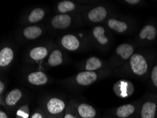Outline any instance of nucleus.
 <instances>
[{
	"instance_id": "obj_1",
	"label": "nucleus",
	"mask_w": 157,
	"mask_h": 118,
	"mask_svg": "<svg viewBox=\"0 0 157 118\" xmlns=\"http://www.w3.org/2000/svg\"><path fill=\"white\" fill-rule=\"evenodd\" d=\"M157 53L154 50H143L135 52L123 66L115 70L119 74L148 80Z\"/></svg>"
},
{
	"instance_id": "obj_2",
	"label": "nucleus",
	"mask_w": 157,
	"mask_h": 118,
	"mask_svg": "<svg viewBox=\"0 0 157 118\" xmlns=\"http://www.w3.org/2000/svg\"><path fill=\"white\" fill-rule=\"evenodd\" d=\"M136 50V46L130 43H123L115 48L110 57L109 65L113 68L121 67L128 61Z\"/></svg>"
},
{
	"instance_id": "obj_3",
	"label": "nucleus",
	"mask_w": 157,
	"mask_h": 118,
	"mask_svg": "<svg viewBox=\"0 0 157 118\" xmlns=\"http://www.w3.org/2000/svg\"><path fill=\"white\" fill-rule=\"evenodd\" d=\"M108 73H110L108 69L98 71H83L71 78V82L78 86L86 87L98 82L101 78L108 76Z\"/></svg>"
},
{
	"instance_id": "obj_4",
	"label": "nucleus",
	"mask_w": 157,
	"mask_h": 118,
	"mask_svg": "<svg viewBox=\"0 0 157 118\" xmlns=\"http://www.w3.org/2000/svg\"><path fill=\"white\" fill-rule=\"evenodd\" d=\"M138 118H157L156 93H148L141 99Z\"/></svg>"
},
{
	"instance_id": "obj_5",
	"label": "nucleus",
	"mask_w": 157,
	"mask_h": 118,
	"mask_svg": "<svg viewBox=\"0 0 157 118\" xmlns=\"http://www.w3.org/2000/svg\"><path fill=\"white\" fill-rule=\"evenodd\" d=\"M44 107L48 117L62 118L67 105L63 99L52 97L46 101Z\"/></svg>"
},
{
	"instance_id": "obj_6",
	"label": "nucleus",
	"mask_w": 157,
	"mask_h": 118,
	"mask_svg": "<svg viewBox=\"0 0 157 118\" xmlns=\"http://www.w3.org/2000/svg\"><path fill=\"white\" fill-rule=\"evenodd\" d=\"M140 102L137 101L117 107L113 110L115 118H138Z\"/></svg>"
},
{
	"instance_id": "obj_7",
	"label": "nucleus",
	"mask_w": 157,
	"mask_h": 118,
	"mask_svg": "<svg viewBox=\"0 0 157 118\" xmlns=\"http://www.w3.org/2000/svg\"><path fill=\"white\" fill-rule=\"evenodd\" d=\"M157 38V25L149 23L140 30L137 36V43L142 46L151 45Z\"/></svg>"
},
{
	"instance_id": "obj_8",
	"label": "nucleus",
	"mask_w": 157,
	"mask_h": 118,
	"mask_svg": "<svg viewBox=\"0 0 157 118\" xmlns=\"http://www.w3.org/2000/svg\"><path fill=\"white\" fill-rule=\"evenodd\" d=\"M105 24L106 26L112 31L122 35L129 33L132 27L130 20L115 17H110L108 18Z\"/></svg>"
},
{
	"instance_id": "obj_9",
	"label": "nucleus",
	"mask_w": 157,
	"mask_h": 118,
	"mask_svg": "<svg viewBox=\"0 0 157 118\" xmlns=\"http://www.w3.org/2000/svg\"><path fill=\"white\" fill-rule=\"evenodd\" d=\"M109 9L105 6L98 5L89 9L86 13V19L91 24H99L108 17Z\"/></svg>"
},
{
	"instance_id": "obj_10",
	"label": "nucleus",
	"mask_w": 157,
	"mask_h": 118,
	"mask_svg": "<svg viewBox=\"0 0 157 118\" xmlns=\"http://www.w3.org/2000/svg\"><path fill=\"white\" fill-rule=\"evenodd\" d=\"M113 91L120 98H127L132 96L135 87L131 82L126 79L117 81L113 86Z\"/></svg>"
},
{
	"instance_id": "obj_11",
	"label": "nucleus",
	"mask_w": 157,
	"mask_h": 118,
	"mask_svg": "<svg viewBox=\"0 0 157 118\" xmlns=\"http://www.w3.org/2000/svg\"><path fill=\"white\" fill-rule=\"evenodd\" d=\"M92 37L96 43L101 48H108L111 43L110 36L102 25H96L92 29Z\"/></svg>"
},
{
	"instance_id": "obj_12",
	"label": "nucleus",
	"mask_w": 157,
	"mask_h": 118,
	"mask_svg": "<svg viewBox=\"0 0 157 118\" xmlns=\"http://www.w3.org/2000/svg\"><path fill=\"white\" fill-rule=\"evenodd\" d=\"M59 43L64 50L70 52H75L82 47V42L81 39L75 34H66L61 38Z\"/></svg>"
},
{
	"instance_id": "obj_13",
	"label": "nucleus",
	"mask_w": 157,
	"mask_h": 118,
	"mask_svg": "<svg viewBox=\"0 0 157 118\" xmlns=\"http://www.w3.org/2000/svg\"><path fill=\"white\" fill-rule=\"evenodd\" d=\"M74 18L71 14L59 13L54 16L50 21V25L56 30H65L70 28L73 24Z\"/></svg>"
},
{
	"instance_id": "obj_14",
	"label": "nucleus",
	"mask_w": 157,
	"mask_h": 118,
	"mask_svg": "<svg viewBox=\"0 0 157 118\" xmlns=\"http://www.w3.org/2000/svg\"><path fill=\"white\" fill-rule=\"evenodd\" d=\"M80 118H97L98 113L95 108L86 103L72 104Z\"/></svg>"
},
{
	"instance_id": "obj_15",
	"label": "nucleus",
	"mask_w": 157,
	"mask_h": 118,
	"mask_svg": "<svg viewBox=\"0 0 157 118\" xmlns=\"http://www.w3.org/2000/svg\"><path fill=\"white\" fill-rule=\"evenodd\" d=\"M27 82L33 86H43L49 82V77L42 71H36L29 74L26 76Z\"/></svg>"
},
{
	"instance_id": "obj_16",
	"label": "nucleus",
	"mask_w": 157,
	"mask_h": 118,
	"mask_svg": "<svg viewBox=\"0 0 157 118\" xmlns=\"http://www.w3.org/2000/svg\"><path fill=\"white\" fill-rule=\"evenodd\" d=\"M50 50L47 46H37L30 50L29 53V58L32 61L38 62L43 61L49 56Z\"/></svg>"
},
{
	"instance_id": "obj_17",
	"label": "nucleus",
	"mask_w": 157,
	"mask_h": 118,
	"mask_svg": "<svg viewBox=\"0 0 157 118\" xmlns=\"http://www.w3.org/2000/svg\"><path fill=\"white\" fill-rule=\"evenodd\" d=\"M14 56V51L9 46H6L0 50V68L8 67L12 63Z\"/></svg>"
},
{
	"instance_id": "obj_18",
	"label": "nucleus",
	"mask_w": 157,
	"mask_h": 118,
	"mask_svg": "<svg viewBox=\"0 0 157 118\" xmlns=\"http://www.w3.org/2000/svg\"><path fill=\"white\" fill-rule=\"evenodd\" d=\"M105 66L104 62L98 57H89L84 64V69L87 71H98Z\"/></svg>"
},
{
	"instance_id": "obj_19",
	"label": "nucleus",
	"mask_w": 157,
	"mask_h": 118,
	"mask_svg": "<svg viewBox=\"0 0 157 118\" xmlns=\"http://www.w3.org/2000/svg\"><path fill=\"white\" fill-rule=\"evenodd\" d=\"M23 97V92L19 89H14L9 91L4 98V103L8 108H13L18 104Z\"/></svg>"
},
{
	"instance_id": "obj_20",
	"label": "nucleus",
	"mask_w": 157,
	"mask_h": 118,
	"mask_svg": "<svg viewBox=\"0 0 157 118\" xmlns=\"http://www.w3.org/2000/svg\"><path fill=\"white\" fill-rule=\"evenodd\" d=\"M63 62V52L58 48L52 50L47 59V64L50 67H56L61 65Z\"/></svg>"
},
{
	"instance_id": "obj_21",
	"label": "nucleus",
	"mask_w": 157,
	"mask_h": 118,
	"mask_svg": "<svg viewBox=\"0 0 157 118\" xmlns=\"http://www.w3.org/2000/svg\"><path fill=\"white\" fill-rule=\"evenodd\" d=\"M43 30L38 25L27 26L22 31L23 36L27 40H35L42 36Z\"/></svg>"
},
{
	"instance_id": "obj_22",
	"label": "nucleus",
	"mask_w": 157,
	"mask_h": 118,
	"mask_svg": "<svg viewBox=\"0 0 157 118\" xmlns=\"http://www.w3.org/2000/svg\"><path fill=\"white\" fill-rule=\"evenodd\" d=\"M78 9V5L75 2L70 0H63L59 2L57 5V11L62 14L72 13Z\"/></svg>"
},
{
	"instance_id": "obj_23",
	"label": "nucleus",
	"mask_w": 157,
	"mask_h": 118,
	"mask_svg": "<svg viewBox=\"0 0 157 118\" xmlns=\"http://www.w3.org/2000/svg\"><path fill=\"white\" fill-rule=\"evenodd\" d=\"M45 11L43 9L37 7L33 9L27 17L26 21L29 24H36L42 21L45 17Z\"/></svg>"
},
{
	"instance_id": "obj_24",
	"label": "nucleus",
	"mask_w": 157,
	"mask_h": 118,
	"mask_svg": "<svg viewBox=\"0 0 157 118\" xmlns=\"http://www.w3.org/2000/svg\"><path fill=\"white\" fill-rule=\"evenodd\" d=\"M148 82L150 89L153 91L152 93L157 94V56L150 72Z\"/></svg>"
},
{
	"instance_id": "obj_25",
	"label": "nucleus",
	"mask_w": 157,
	"mask_h": 118,
	"mask_svg": "<svg viewBox=\"0 0 157 118\" xmlns=\"http://www.w3.org/2000/svg\"><path fill=\"white\" fill-rule=\"evenodd\" d=\"M30 117V108L28 104H25L18 108L16 112V118H29Z\"/></svg>"
},
{
	"instance_id": "obj_26",
	"label": "nucleus",
	"mask_w": 157,
	"mask_h": 118,
	"mask_svg": "<svg viewBox=\"0 0 157 118\" xmlns=\"http://www.w3.org/2000/svg\"><path fill=\"white\" fill-rule=\"evenodd\" d=\"M62 118H80L72 104H69Z\"/></svg>"
},
{
	"instance_id": "obj_27",
	"label": "nucleus",
	"mask_w": 157,
	"mask_h": 118,
	"mask_svg": "<svg viewBox=\"0 0 157 118\" xmlns=\"http://www.w3.org/2000/svg\"><path fill=\"white\" fill-rule=\"evenodd\" d=\"M31 118H48L45 111L40 108H37L31 115Z\"/></svg>"
},
{
	"instance_id": "obj_28",
	"label": "nucleus",
	"mask_w": 157,
	"mask_h": 118,
	"mask_svg": "<svg viewBox=\"0 0 157 118\" xmlns=\"http://www.w3.org/2000/svg\"><path fill=\"white\" fill-rule=\"evenodd\" d=\"M123 2L129 6H136L142 4V2L140 1V0H125V1H124Z\"/></svg>"
},
{
	"instance_id": "obj_29",
	"label": "nucleus",
	"mask_w": 157,
	"mask_h": 118,
	"mask_svg": "<svg viewBox=\"0 0 157 118\" xmlns=\"http://www.w3.org/2000/svg\"><path fill=\"white\" fill-rule=\"evenodd\" d=\"M4 90H5V84L2 80H0V96H2Z\"/></svg>"
},
{
	"instance_id": "obj_30",
	"label": "nucleus",
	"mask_w": 157,
	"mask_h": 118,
	"mask_svg": "<svg viewBox=\"0 0 157 118\" xmlns=\"http://www.w3.org/2000/svg\"><path fill=\"white\" fill-rule=\"evenodd\" d=\"M0 118H8L7 114L3 110H0Z\"/></svg>"
},
{
	"instance_id": "obj_31",
	"label": "nucleus",
	"mask_w": 157,
	"mask_h": 118,
	"mask_svg": "<svg viewBox=\"0 0 157 118\" xmlns=\"http://www.w3.org/2000/svg\"><path fill=\"white\" fill-rule=\"evenodd\" d=\"M4 101V98L3 96H0V106H1V105L2 104V103H3Z\"/></svg>"
},
{
	"instance_id": "obj_32",
	"label": "nucleus",
	"mask_w": 157,
	"mask_h": 118,
	"mask_svg": "<svg viewBox=\"0 0 157 118\" xmlns=\"http://www.w3.org/2000/svg\"><path fill=\"white\" fill-rule=\"evenodd\" d=\"M48 118H57V117H48Z\"/></svg>"
}]
</instances>
